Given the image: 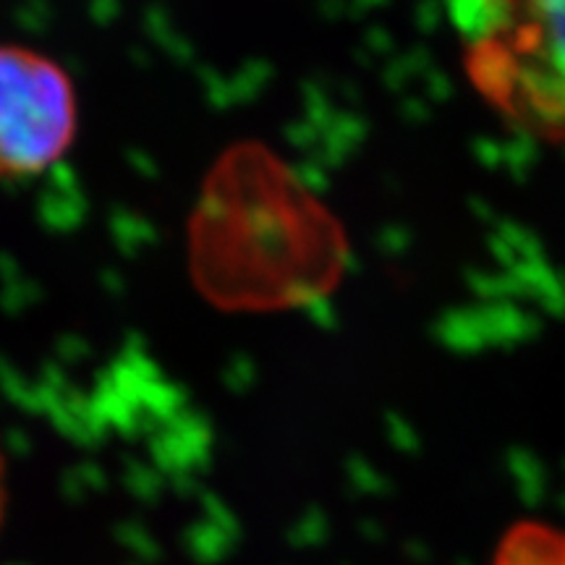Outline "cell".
I'll return each mask as SVG.
<instances>
[{"mask_svg": "<svg viewBox=\"0 0 565 565\" xmlns=\"http://www.w3.org/2000/svg\"><path fill=\"white\" fill-rule=\"evenodd\" d=\"M466 74L505 124L565 141V0H479Z\"/></svg>", "mask_w": 565, "mask_h": 565, "instance_id": "cell-1", "label": "cell"}, {"mask_svg": "<svg viewBox=\"0 0 565 565\" xmlns=\"http://www.w3.org/2000/svg\"><path fill=\"white\" fill-rule=\"evenodd\" d=\"M6 505H9V477H6V456L0 448V526H3Z\"/></svg>", "mask_w": 565, "mask_h": 565, "instance_id": "cell-3", "label": "cell"}, {"mask_svg": "<svg viewBox=\"0 0 565 565\" xmlns=\"http://www.w3.org/2000/svg\"><path fill=\"white\" fill-rule=\"evenodd\" d=\"M76 131L79 97L68 71L38 47L0 42V181L51 171Z\"/></svg>", "mask_w": 565, "mask_h": 565, "instance_id": "cell-2", "label": "cell"}, {"mask_svg": "<svg viewBox=\"0 0 565 565\" xmlns=\"http://www.w3.org/2000/svg\"><path fill=\"white\" fill-rule=\"evenodd\" d=\"M555 565H565V536L561 540V545H557V557H555Z\"/></svg>", "mask_w": 565, "mask_h": 565, "instance_id": "cell-4", "label": "cell"}]
</instances>
